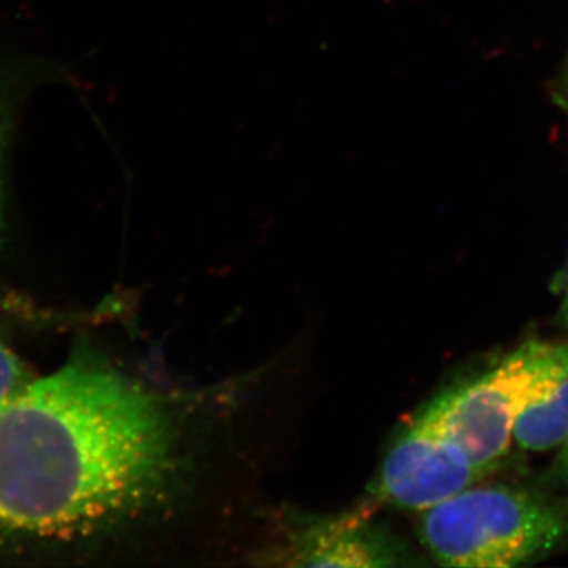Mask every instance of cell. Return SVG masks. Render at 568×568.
Returning <instances> with one entry per match:
<instances>
[{
	"mask_svg": "<svg viewBox=\"0 0 568 568\" xmlns=\"http://www.w3.org/2000/svg\"><path fill=\"white\" fill-rule=\"evenodd\" d=\"M155 396L73 361L0 407V536L70 540L155 506L174 476Z\"/></svg>",
	"mask_w": 568,
	"mask_h": 568,
	"instance_id": "cell-1",
	"label": "cell"
},
{
	"mask_svg": "<svg viewBox=\"0 0 568 568\" xmlns=\"http://www.w3.org/2000/svg\"><path fill=\"white\" fill-rule=\"evenodd\" d=\"M567 521L540 497L510 487L467 488L424 511L420 536L447 567L510 568L559 544Z\"/></svg>",
	"mask_w": 568,
	"mask_h": 568,
	"instance_id": "cell-2",
	"label": "cell"
},
{
	"mask_svg": "<svg viewBox=\"0 0 568 568\" xmlns=\"http://www.w3.org/2000/svg\"><path fill=\"white\" fill-rule=\"evenodd\" d=\"M548 351L549 343H526L496 368L437 396L422 410L484 476L507 454L518 416L540 383Z\"/></svg>",
	"mask_w": 568,
	"mask_h": 568,
	"instance_id": "cell-3",
	"label": "cell"
},
{
	"mask_svg": "<svg viewBox=\"0 0 568 568\" xmlns=\"http://www.w3.org/2000/svg\"><path fill=\"white\" fill-rule=\"evenodd\" d=\"M485 477L424 413L395 440L381 470V493L407 510H429Z\"/></svg>",
	"mask_w": 568,
	"mask_h": 568,
	"instance_id": "cell-4",
	"label": "cell"
},
{
	"mask_svg": "<svg viewBox=\"0 0 568 568\" xmlns=\"http://www.w3.org/2000/svg\"><path fill=\"white\" fill-rule=\"evenodd\" d=\"M271 558L291 567H387L396 552L368 514L310 519L287 530Z\"/></svg>",
	"mask_w": 568,
	"mask_h": 568,
	"instance_id": "cell-5",
	"label": "cell"
},
{
	"mask_svg": "<svg viewBox=\"0 0 568 568\" xmlns=\"http://www.w3.org/2000/svg\"><path fill=\"white\" fill-rule=\"evenodd\" d=\"M514 439L532 452L551 450L568 439V345H549L540 383L518 416Z\"/></svg>",
	"mask_w": 568,
	"mask_h": 568,
	"instance_id": "cell-6",
	"label": "cell"
},
{
	"mask_svg": "<svg viewBox=\"0 0 568 568\" xmlns=\"http://www.w3.org/2000/svg\"><path fill=\"white\" fill-rule=\"evenodd\" d=\"M32 377L20 357L0 342V407L31 384Z\"/></svg>",
	"mask_w": 568,
	"mask_h": 568,
	"instance_id": "cell-7",
	"label": "cell"
},
{
	"mask_svg": "<svg viewBox=\"0 0 568 568\" xmlns=\"http://www.w3.org/2000/svg\"><path fill=\"white\" fill-rule=\"evenodd\" d=\"M11 89L0 84V233L3 230V156H6L7 141H9L11 106L13 95Z\"/></svg>",
	"mask_w": 568,
	"mask_h": 568,
	"instance_id": "cell-8",
	"label": "cell"
},
{
	"mask_svg": "<svg viewBox=\"0 0 568 568\" xmlns=\"http://www.w3.org/2000/svg\"><path fill=\"white\" fill-rule=\"evenodd\" d=\"M552 476L568 484V439L560 446L559 457L552 465Z\"/></svg>",
	"mask_w": 568,
	"mask_h": 568,
	"instance_id": "cell-9",
	"label": "cell"
}]
</instances>
